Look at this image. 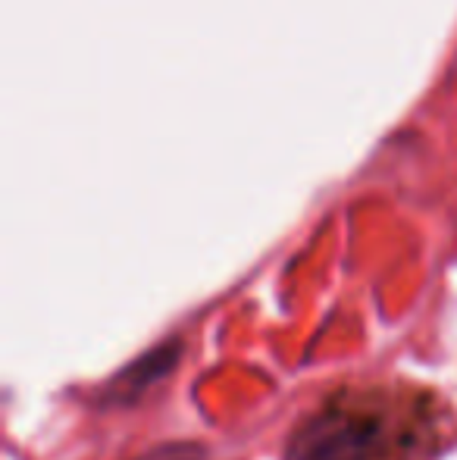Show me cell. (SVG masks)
Listing matches in <instances>:
<instances>
[{"instance_id": "1", "label": "cell", "mask_w": 457, "mask_h": 460, "mask_svg": "<svg viewBox=\"0 0 457 460\" xmlns=\"http://www.w3.org/2000/svg\"><path fill=\"white\" fill-rule=\"evenodd\" d=\"M442 448L433 394L398 385H345L286 442V460H429Z\"/></svg>"}, {"instance_id": "2", "label": "cell", "mask_w": 457, "mask_h": 460, "mask_svg": "<svg viewBox=\"0 0 457 460\" xmlns=\"http://www.w3.org/2000/svg\"><path fill=\"white\" fill-rule=\"evenodd\" d=\"M182 351H185L182 339H163L160 345L147 348V351L138 354L132 364L116 369L110 379L104 382L98 401L104 407H126V404L141 401L157 382H163L166 376L179 367Z\"/></svg>"}, {"instance_id": "3", "label": "cell", "mask_w": 457, "mask_h": 460, "mask_svg": "<svg viewBox=\"0 0 457 460\" xmlns=\"http://www.w3.org/2000/svg\"><path fill=\"white\" fill-rule=\"evenodd\" d=\"M204 455V448H198V445H163V448H157L154 455H145L138 460H198Z\"/></svg>"}]
</instances>
